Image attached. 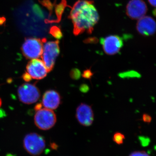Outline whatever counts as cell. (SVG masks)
<instances>
[{"instance_id": "52a82bcc", "label": "cell", "mask_w": 156, "mask_h": 156, "mask_svg": "<svg viewBox=\"0 0 156 156\" xmlns=\"http://www.w3.org/2000/svg\"><path fill=\"white\" fill-rule=\"evenodd\" d=\"M100 43L105 53L108 55H114L119 53L123 46L122 39L118 35H110L101 38Z\"/></svg>"}, {"instance_id": "d6986e66", "label": "cell", "mask_w": 156, "mask_h": 156, "mask_svg": "<svg viewBox=\"0 0 156 156\" xmlns=\"http://www.w3.org/2000/svg\"><path fill=\"white\" fill-rule=\"evenodd\" d=\"M142 119L144 122L147 123H150L152 120V118L151 116L147 114H144L143 115Z\"/></svg>"}, {"instance_id": "9a60e30c", "label": "cell", "mask_w": 156, "mask_h": 156, "mask_svg": "<svg viewBox=\"0 0 156 156\" xmlns=\"http://www.w3.org/2000/svg\"><path fill=\"white\" fill-rule=\"evenodd\" d=\"M70 76L73 80H79L80 77V71L78 69H73L71 71L70 73Z\"/></svg>"}, {"instance_id": "ac0fdd59", "label": "cell", "mask_w": 156, "mask_h": 156, "mask_svg": "<svg viewBox=\"0 0 156 156\" xmlns=\"http://www.w3.org/2000/svg\"><path fill=\"white\" fill-rule=\"evenodd\" d=\"M140 143L143 146H147L150 143V140L148 138L144 137V136H140L139 137Z\"/></svg>"}, {"instance_id": "7a4b0ae2", "label": "cell", "mask_w": 156, "mask_h": 156, "mask_svg": "<svg viewBox=\"0 0 156 156\" xmlns=\"http://www.w3.org/2000/svg\"><path fill=\"white\" fill-rule=\"evenodd\" d=\"M24 149L31 155H40L46 147V141L44 137L36 133L27 134L23 140Z\"/></svg>"}, {"instance_id": "2e32d148", "label": "cell", "mask_w": 156, "mask_h": 156, "mask_svg": "<svg viewBox=\"0 0 156 156\" xmlns=\"http://www.w3.org/2000/svg\"><path fill=\"white\" fill-rule=\"evenodd\" d=\"M82 76L85 79L90 80L93 76V73L92 72L91 69H87L84 71Z\"/></svg>"}, {"instance_id": "4fadbf2b", "label": "cell", "mask_w": 156, "mask_h": 156, "mask_svg": "<svg viewBox=\"0 0 156 156\" xmlns=\"http://www.w3.org/2000/svg\"><path fill=\"white\" fill-rule=\"evenodd\" d=\"M125 139V136H124V134L120 132H116L115 133L113 137V141L119 145L122 144Z\"/></svg>"}, {"instance_id": "9c48e42d", "label": "cell", "mask_w": 156, "mask_h": 156, "mask_svg": "<svg viewBox=\"0 0 156 156\" xmlns=\"http://www.w3.org/2000/svg\"><path fill=\"white\" fill-rule=\"evenodd\" d=\"M147 11V6L143 0H131L126 6V14L133 20L140 19Z\"/></svg>"}, {"instance_id": "6da1fadb", "label": "cell", "mask_w": 156, "mask_h": 156, "mask_svg": "<svg viewBox=\"0 0 156 156\" xmlns=\"http://www.w3.org/2000/svg\"><path fill=\"white\" fill-rule=\"evenodd\" d=\"M92 1L79 0L73 6L69 18L73 24L75 35L84 32L92 34L93 27L99 20V14Z\"/></svg>"}, {"instance_id": "ffe728a7", "label": "cell", "mask_w": 156, "mask_h": 156, "mask_svg": "<svg viewBox=\"0 0 156 156\" xmlns=\"http://www.w3.org/2000/svg\"><path fill=\"white\" fill-rule=\"evenodd\" d=\"M97 40L94 38H91L90 39H87L84 42L86 43H95V42H97Z\"/></svg>"}, {"instance_id": "44dd1931", "label": "cell", "mask_w": 156, "mask_h": 156, "mask_svg": "<svg viewBox=\"0 0 156 156\" xmlns=\"http://www.w3.org/2000/svg\"><path fill=\"white\" fill-rule=\"evenodd\" d=\"M23 80H24L27 81V82L31 80V78L30 77V76L27 73H25L23 74Z\"/></svg>"}, {"instance_id": "30bf717a", "label": "cell", "mask_w": 156, "mask_h": 156, "mask_svg": "<svg viewBox=\"0 0 156 156\" xmlns=\"http://www.w3.org/2000/svg\"><path fill=\"white\" fill-rule=\"evenodd\" d=\"M76 118L82 126H91L94 121V114L91 107L86 104L81 103L76 109Z\"/></svg>"}, {"instance_id": "cb8c5ba5", "label": "cell", "mask_w": 156, "mask_h": 156, "mask_svg": "<svg viewBox=\"0 0 156 156\" xmlns=\"http://www.w3.org/2000/svg\"><path fill=\"white\" fill-rule=\"evenodd\" d=\"M1 103H2V102H1V99H0V106H1Z\"/></svg>"}, {"instance_id": "5bb4252c", "label": "cell", "mask_w": 156, "mask_h": 156, "mask_svg": "<svg viewBox=\"0 0 156 156\" xmlns=\"http://www.w3.org/2000/svg\"><path fill=\"white\" fill-rule=\"evenodd\" d=\"M50 34L54 37L57 39H61L62 37V34L60 29L56 26L51 27L50 29Z\"/></svg>"}, {"instance_id": "7c38bea8", "label": "cell", "mask_w": 156, "mask_h": 156, "mask_svg": "<svg viewBox=\"0 0 156 156\" xmlns=\"http://www.w3.org/2000/svg\"><path fill=\"white\" fill-rule=\"evenodd\" d=\"M61 103V97L56 91L51 90L47 91L42 98V105L45 108L50 110L57 108Z\"/></svg>"}, {"instance_id": "5b68a950", "label": "cell", "mask_w": 156, "mask_h": 156, "mask_svg": "<svg viewBox=\"0 0 156 156\" xmlns=\"http://www.w3.org/2000/svg\"><path fill=\"white\" fill-rule=\"evenodd\" d=\"M43 40L36 38L26 39L21 47L23 56L28 59H35L41 56L43 53Z\"/></svg>"}, {"instance_id": "8992f818", "label": "cell", "mask_w": 156, "mask_h": 156, "mask_svg": "<svg viewBox=\"0 0 156 156\" xmlns=\"http://www.w3.org/2000/svg\"><path fill=\"white\" fill-rule=\"evenodd\" d=\"M20 100L26 104L37 102L40 97V91L35 85L25 83L21 85L17 90Z\"/></svg>"}, {"instance_id": "603a6c76", "label": "cell", "mask_w": 156, "mask_h": 156, "mask_svg": "<svg viewBox=\"0 0 156 156\" xmlns=\"http://www.w3.org/2000/svg\"><path fill=\"white\" fill-rule=\"evenodd\" d=\"M150 5L153 7H156V0H148Z\"/></svg>"}, {"instance_id": "8fae6325", "label": "cell", "mask_w": 156, "mask_h": 156, "mask_svg": "<svg viewBox=\"0 0 156 156\" xmlns=\"http://www.w3.org/2000/svg\"><path fill=\"white\" fill-rule=\"evenodd\" d=\"M136 29L140 34L144 36L153 35L156 31L155 21L150 16H144L137 21Z\"/></svg>"}, {"instance_id": "e0dca14e", "label": "cell", "mask_w": 156, "mask_h": 156, "mask_svg": "<svg viewBox=\"0 0 156 156\" xmlns=\"http://www.w3.org/2000/svg\"><path fill=\"white\" fill-rule=\"evenodd\" d=\"M129 156H150L144 151H136L132 153Z\"/></svg>"}, {"instance_id": "277c9868", "label": "cell", "mask_w": 156, "mask_h": 156, "mask_svg": "<svg viewBox=\"0 0 156 156\" xmlns=\"http://www.w3.org/2000/svg\"><path fill=\"white\" fill-rule=\"evenodd\" d=\"M56 122V115L52 110L46 108L37 110L34 122L39 129L44 131L49 130L55 126Z\"/></svg>"}, {"instance_id": "ba28073f", "label": "cell", "mask_w": 156, "mask_h": 156, "mask_svg": "<svg viewBox=\"0 0 156 156\" xmlns=\"http://www.w3.org/2000/svg\"><path fill=\"white\" fill-rule=\"evenodd\" d=\"M26 69L27 73L34 80L44 79L48 73L44 62L38 58L31 59L27 66Z\"/></svg>"}, {"instance_id": "7402d4cb", "label": "cell", "mask_w": 156, "mask_h": 156, "mask_svg": "<svg viewBox=\"0 0 156 156\" xmlns=\"http://www.w3.org/2000/svg\"><path fill=\"white\" fill-rule=\"evenodd\" d=\"M88 90V87L86 85H83L80 87V90L83 92H87Z\"/></svg>"}, {"instance_id": "3957f363", "label": "cell", "mask_w": 156, "mask_h": 156, "mask_svg": "<svg viewBox=\"0 0 156 156\" xmlns=\"http://www.w3.org/2000/svg\"><path fill=\"white\" fill-rule=\"evenodd\" d=\"M59 52L60 48L59 41L58 40L47 42L44 45L43 53L41 57L48 72H50L53 69Z\"/></svg>"}]
</instances>
